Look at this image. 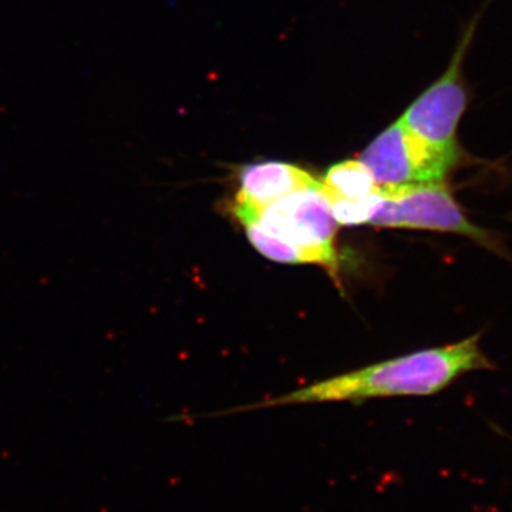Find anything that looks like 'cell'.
<instances>
[{"label": "cell", "mask_w": 512, "mask_h": 512, "mask_svg": "<svg viewBox=\"0 0 512 512\" xmlns=\"http://www.w3.org/2000/svg\"><path fill=\"white\" fill-rule=\"evenodd\" d=\"M463 151L431 146L397 121L363 151L360 161L369 168L377 187L444 183L463 163Z\"/></svg>", "instance_id": "3957f363"}, {"label": "cell", "mask_w": 512, "mask_h": 512, "mask_svg": "<svg viewBox=\"0 0 512 512\" xmlns=\"http://www.w3.org/2000/svg\"><path fill=\"white\" fill-rule=\"evenodd\" d=\"M476 28L477 19L461 37L446 73L431 84L400 119L410 133L441 150L463 151L457 140L458 127L468 106L463 63Z\"/></svg>", "instance_id": "5b68a950"}, {"label": "cell", "mask_w": 512, "mask_h": 512, "mask_svg": "<svg viewBox=\"0 0 512 512\" xmlns=\"http://www.w3.org/2000/svg\"><path fill=\"white\" fill-rule=\"evenodd\" d=\"M239 191L235 202L258 211L288 197L292 192L313 187L319 181L308 171L288 163L264 161L239 170Z\"/></svg>", "instance_id": "8992f818"}, {"label": "cell", "mask_w": 512, "mask_h": 512, "mask_svg": "<svg viewBox=\"0 0 512 512\" xmlns=\"http://www.w3.org/2000/svg\"><path fill=\"white\" fill-rule=\"evenodd\" d=\"M241 205L254 212L266 232L318 256L323 268L332 276L338 275L335 237L339 224L333 217L329 197L320 181L258 211L249 205Z\"/></svg>", "instance_id": "277c9868"}, {"label": "cell", "mask_w": 512, "mask_h": 512, "mask_svg": "<svg viewBox=\"0 0 512 512\" xmlns=\"http://www.w3.org/2000/svg\"><path fill=\"white\" fill-rule=\"evenodd\" d=\"M320 184L329 200H360L377 190L375 178L360 160L333 165Z\"/></svg>", "instance_id": "ba28073f"}, {"label": "cell", "mask_w": 512, "mask_h": 512, "mask_svg": "<svg viewBox=\"0 0 512 512\" xmlns=\"http://www.w3.org/2000/svg\"><path fill=\"white\" fill-rule=\"evenodd\" d=\"M232 212H234L235 218L241 222L242 227H244L245 232H247L249 242H251L256 251L264 255L265 258L279 262V264H313L322 266V262H320L318 256L311 254V252L303 251V249L289 244V242L284 241V239L275 237V235L266 232L265 229L259 225L254 212L249 210V208L234 202Z\"/></svg>", "instance_id": "52a82bcc"}, {"label": "cell", "mask_w": 512, "mask_h": 512, "mask_svg": "<svg viewBox=\"0 0 512 512\" xmlns=\"http://www.w3.org/2000/svg\"><path fill=\"white\" fill-rule=\"evenodd\" d=\"M377 190L360 200H329L336 222L345 227L369 224L370 218L376 210Z\"/></svg>", "instance_id": "9c48e42d"}, {"label": "cell", "mask_w": 512, "mask_h": 512, "mask_svg": "<svg viewBox=\"0 0 512 512\" xmlns=\"http://www.w3.org/2000/svg\"><path fill=\"white\" fill-rule=\"evenodd\" d=\"M481 333L451 343L386 360L346 375L311 384L261 407L346 402L375 397L431 396L477 370L494 369L481 349Z\"/></svg>", "instance_id": "6da1fadb"}, {"label": "cell", "mask_w": 512, "mask_h": 512, "mask_svg": "<svg viewBox=\"0 0 512 512\" xmlns=\"http://www.w3.org/2000/svg\"><path fill=\"white\" fill-rule=\"evenodd\" d=\"M377 228L420 229L460 235L488 251L512 259L493 232L467 217L453 191L444 183L379 187L376 210L369 221Z\"/></svg>", "instance_id": "7a4b0ae2"}]
</instances>
